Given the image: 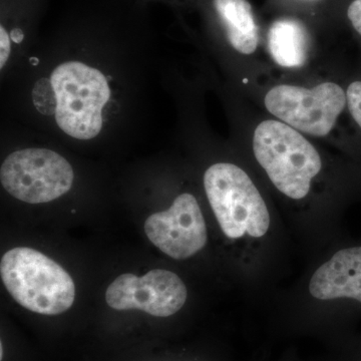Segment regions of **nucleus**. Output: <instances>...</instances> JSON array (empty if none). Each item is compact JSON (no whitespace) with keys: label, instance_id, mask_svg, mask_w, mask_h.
I'll list each match as a JSON object with an SVG mask.
<instances>
[{"label":"nucleus","instance_id":"nucleus-1","mask_svg":"<svg viewBox=\"0 0 361 361\" xmlns=\"http://www.w3.org/2000/svg\"><path fill=\"white\" fill-rule=\"evenodd\" d=\"M0 275L14 300L35 313L58 315L75 301L73 278L42 252L26 247L7 251L0 262Z\"/></svg>","mask_w":361,"mask_h":361},{"label":"nucleus","instance_id":"nucleus-2","mask_svg":"<svg viewBox=\"0 0 361 361\" xmlns=\"http://www.w3.org/2000/svg\"><path fill=\"white\" fill-rule=\"evenodd\" d=\"M254 155L275 187L289 198L303 199L313 178L322 170L314 147L290 126L264 121L256 128Z\"/></svg>","mask_w":361,"mask_h":361},{"label":"nucleus","instance_id":"nucleus-3","mask_svg":"<svg viewBox=\"0 0 361 361\" xmlns=\"http://www.w3.org/2000/svg\"><path fill=\"white\" fill-rule=\"evenodd\" d=\"M51 82L61 130L82 141L96 137L103 127L102 113L111 96L104 73L80 61H66L52 71Z\"/></svg>","mask_w":361,"mask_h":361},{"label":"nucleus","instance_id":"nucleus-4","mask_svg":"<svg viewBox=\"0 0 361 361\" xmlns=\"http://www.w3.org/2000/svg\"><path fill=\"white\" fill-rule=\"evenodd\" d=\"M209 203L226 236L259 238L269 229L270 216L262 196L241 168L228 163L211 166L204 176Z\"/></svg>","mask_w":361,"mask_h":361},{"label":"nucleus","instance_id":"nucleus-5","mask_svg":"<svg viewBox=\"0 0 361 361\" xmlns=\"http://www.w3.org/2000/svg\"><path fill=\"white\" fill-rule=\"evenodd\" d=\"M73 178L71 164L47 149L14 152L7 157L0 170L4 189L18 200L30 204L47 203L68 193Z\"/></svg>","mask_w":361,"mask_h":361},{"label":"nucleus","instance_id":"nucleus-6","mask_svg":"<svg viewBox=\"0 0 361 361\" xmlns=\"http://www.w3.org/2000/svg\"><path fill=\"white\" fill-rule=\"evenodd\" d=\"M266 109L293 129L324 137L331 132L348 104L341 85L323 82L314 89L282 85L266 94Z\"/></svg>","mask_w":361,"mask_h":361},{"label":"nucleus","instance_id":"nucleus-7","mask_svg":"<svg viewBox=\"0 0 361 361\" xmlns=\"http://www.w3.org/2000/svg\"><path fill=\"white\" fill-rule=\"evenodd\" d=\"M187 295L186 285L177 274L156 269L142 277L132 273L121 275L106 289V300L113 310H139L168 317L184 306Z\"/></svg>","mask_w":361,"mask_h":361},{"label":"nucleus","instance_id":"nucleus-8","mask_svg":"<svg viewBox=\"0 0 361 361\" xmlns=\"http://www.w3.org/2000/svg\"><path fill=\"white\" fill-rule=\"evenodd\" d=\"M145 232L157 248L177 260L191 257L207 243L203 214L196 198L189 193L178 196L168 210L149 216Z\"/></svg>","mask_w":361,"mask_h":361},{"label":"nucleus","instance_id":"nucleus-9","mask_svg":"<svg viewBox=\"0 0 361 361\" xmlns=\"http://www.w3.org/2000/svg\"><path fill=\"white\" fill-rule=\"evenodd\" d=\"M311 295L320 300L350 298L361 302V247L337 252L310 280Z\"/></svg>","mask_w":361,"mask_h":361},{"label":"nucleus","instance_id":"nucleus-10","mask_svg":"<svg viewBox=\"0 0 361 361\" xmlns=\"http://www.w3.org/2000/svg\"><path fill=\"white\" fill-rule=\"evenodd\" d=\"M226 27L228 40L240 54H251L258 47V27L247 0H214Z\"/></svg>","mask_w":361,"mask_h":361},{"label":"nucleus","instance_id":"nucleus-11","mask_svg":"<svg viewBox=\"0 0 361 361\" xmlns=\"http://www.w3.org/2000/svg\"><path fill=\"white\" fill-rule=\"evenodd\" d=\"M271 56L284 68H299L308 54V35L300 23L281 20L273 23L268 33Z\"/></svg>","mask_w":361,"mask_h":361},{"label":"nucleus","instance_id":"nucleus-12","mask_svg":"<svg viewBox=\"0 0 361 361\" xmlns=\"http://www.w3.org/2000/svg\"><path fill=\"white\" fill-rule=\"evenodd\" d=\"M348 106L353 120L361 128V82H353L346 92Z\"/></svg>","mask_w":361,"mask_h":361},{"label":"nucleus","instance_id":"nucleus-13","mask_svg":"<svg viewBox=\"0 0 361 361\" xmlns=\"http://www.w3.org/2000/svg\"><path fill=\"white\" fill-rule=\"evenodd\" d=\"M348 20L361 37V0H353L348 8Z\"/></svg>","mask_w":361,"mask_h":361},{"label":"nucleus","instance_id":"nucleus-14","mask_svg":"<svg viewBox=\"0 0 361 361\" xmlns=\"http://www.w3.org/2000/svg\"><path fill=\"white\" fill-rule=\"evenodd\" d=\"M11 37L4 26L0 27V68H4L7 59L11 56Z\"/></svg>","mask_w":361,"mask_h":361},{"label":"nucleus","instance_id":"nucleus-15","mask_svg":"<svg viewBox=\"0 0 361 361\" xmlns=\"http://www.w3.org/2000/svg\"><path fill=\"white\" fill-rule=\"evenodd\" d=\"M2 358H4V345H0V360H2Z\"/></svg>","mask_w":361,"mask_h":361}]
</instances>
